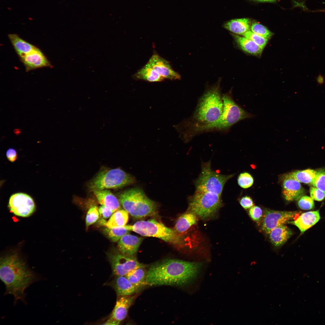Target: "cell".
<instances>
[{
  "instance_id": "cell-1",
  "label": "cell",
  "mask_w": 325,
  "mask_h": 325,
  "mask_svg": "<svg viewBox=\"0 0 325 325\" xmlns=\"http://www.w3.org/2000/svg\"><path fill=\"white\" fill-rule=\"evenodd\" d=\"M0 277L5 286L4 295L13 296L14 305L18 301L26 305V289L33 283L44 279L42 275L32 270L25 260L15 252L1 257Z\"/></svg>"
},
{
  "instance_id": "cell-2",
  "label": "cell",
  "mask_w": 325,
  "mask_h": 325,
  "mask_svg": "<svg viewBox=\"0 0 325 325\" xmlns=\"http://www.w3.org/2000/svg\"><path fill=\"white\" fill-rule=\"evenodd\" d=\"M219 83L207 89L199 99L192 115L175 126L185 142L201 129L215 121L222 113L224 104Z\"/></svg>"
},
{
  "instance_id": "cell-3",
  "label": "cell",
  "mask_w": 325,
  "mask_h": 325,
  "mask_svg": "<svg viewBox=\"0 0 325 325\" xmlns=\"http://www.w3.org/2000/svg\"><path fill=\"white\" fill-rule=\"evenodd\" d=\"M203 265L175 259H165L152 265L147 270L146 283L150 286H181L192 281Z\"/></svg>"
},
{
  "instance_id": "cell-4",
  "label": "cell",
  "mask_w": 325,
  "mask_h": 325,
  "mask_svg": "<svg viewBox=\"0 0 325 325\" xmlns=\"http://www.w3.org/2000/svg\"><path fill=\"white\" fill-rule=\"evenodd\" d=\"M222 98L224 104L222 113L214 122L200 129L197 135L213 131H226L239 121L254 117L235 102L231 91L223 94Z\"/></svg>"
},
{
  "instance_id": "cell-5",
  "label": "cell",
  "mask_w": 325,
  "mask_h": 325,
  "mask_svg": "<svg viewBox=\"0 0 325 325\" xmlns=\"http://www.w3.org/2000/svg\"><path fill=\"white\" fill-rule=\"evenodd\" d=\"M118 197L124 209L135 218L156 214V203L149 198L140 188H134L125 190Z\"/></svg>"
},
{
  "instance_id": "cell-6",
  "label": "cell",
  "mask_w": 325,
  "mask_h": 325,
  "mask_svg": "<svg viewBox=\"0 0 325 325\" xmlns=\"http://www.w3.org/2000/svg\"><path fill=\"white\" fill-rule=\"evenodd\" d=\"M126 225L129 231L143 236L156 237L173 244H178L181 242V237L174 229L166 227L155 219L140 221L133 225Z\"/></svg>"
},
{
  "instance_id": "cell-7",
  "label": "cell",
  "mask_w": 325,
  "mask_h": 325,
  "mask_svg": "<svg viewBox=\"0 0 325 325\" xmlns=\"http://www.w3.org/2000/svg\"><path fill=\"white\" fill-rule=\"evenodd\" d=\"M222 204L221 195L196 190L189 199L188 211L202 219L214 215Z\"/></svg>"
},
{
  "instance_id": "cell-8",
  "label": "cell",
  "mask_w": 325,
  "mask_h": 325,
  "mask_svg": "<svg viewBox=\"0 0 325 325\" xmlns=\"http://www.w3.org/2000/svg\"><path fill=\"white\" fill-rule=\"evenodd\" d=\"M135 178L122 169L117 168L100 172L90 182V190L115 189L122 188L135 182Z\"/></svg>"
},
{
  "instance_id": "cell-9",
  "label": "cell",
  "mask_w": 325,
  "mask_h": 325,
  "mask_svg": "<svg viewBox=\"0 0 325 325\" xmlns=\"http://www.w3.org/2000/svg\"><path fill=\"white\" fill-rule=\"evenodd\" d=\"M234 175H224L213 170L210 161L202 164L200 173L194 182L196 190L221 195L224 185Z\"/></svg>"
},
{
  "instance_id": "cell-10",
  "label": "cell",
  "mask_w": 325,
  "mask_h": 325,
  "mask_svg": "<svg viewBox=\"0 0 325 325\" xmlns=\"http://www.w3.org/2000/svg\"><path fill=\"white\" fill-rule=\"evenodd\" d=\"M298 211H287L265 209L261 225L262 230L269 234L274 228L296 219L300 215Z\"/></svg>"
},
{
  "instance_id": "cell-11",
  "label": "cell",
  "mask_w": 325,
  "mask_h": 325,
  "mask_svg": "<svg viewBox=\"0 0 325 325\" xmlns=\"http://www.w3.org/2000/svg\"><path fill=\"white\" fill-rule=\"evenodd\" d=\"M8 207L15 215L24 217L31 215L36 208L33 199L28 194L22 193H15L11 196Z\"/></svg>"
},
{
  "instance_id": "cell-12",
  "label": "cell",
  "mask_w": 325,
  "mask_h": 325,
  "mask_svg": "<svg viewBox=\"0 0 325 325\" xmlns=\"http://www.w3.org/2000/svg\"><path fill=\"white\" fill-rule=\"evenodd\" d=\"M109 258L113 272L116 276H125L132 270L144 265L135 257L126 256L121 253L110 254Z\"/></svg>"
},
{
  "instance_id": "cell-13",
  "label": "cell",
  "mask_w": 325,
  "mask_h": 325,
  "mask_svg": "<svg viewBox=\"0 0 325 325\" xmlns=\"http://www.w3.org/2000/svg\"><path fill=\"white\" fill-rule=\"evenodd\" d=\"M135 298V296L132 295L120 296L116 301L110 317L104 324H119L126 317L129 309Z\"/></svg>"
},
{
  "instance_id": "cell-14",
  "label": "cell",
  "mask_w": 325,
  "mask_h": 325,
  "mask_svg": "<svg viewBox=\"0 0 325 325\" xmlns=\"http://www.w3.org/2000/svg\"><path fill=\"white\" fill-rule=\"evenodd\" d=\"M282 178V193L286 200H299L305 194V189L300 182L293 178L290 173L284 175Z\"/></svg>"
},
{
  "instance_id": "cell-15",
  "label": "cell",
  "mask_w": 325,
  "mask_h": 325,
  "mask_svg": "<svg viewBox=\"0 0 325 325\" xmlns=\"http://www.w3.org/2000/svg\"><path fill=\"white\" fill-rule=\"evenodd\" d=\"M147 63L164 79H181L180 75L172 69L169 62L156 53L152 55Z\"/></svg>"
},
{
  "instance_id": "cell-16",
  "label": "cell",
  "mask_w": 325,
  "mask_h": 325,
  "mask_svg": "<svg viewBox=\"0 0 325 325\" xmlns=\"http://www.w3.org/2000/svg\"><path fill=\"white\" fill-rule=\"evenodd\" d=\"M28 71L33 69L49 67L51 64L47 58L38 48L20 58Z\"/></svg>"
},
{
  "instance_id": "cell-17",
  "label": "cell",
  "mask_w": 325,
  "mask_h": 325,
  "mask_svg": "<svg viewBox=\"0 0 325 325\" xmlns=\"http://www.w3.org/2000/svg\"><path fill=\"white\" fill-rule=\"evenodd\" d=\"M142 240L141 237L127 234L118 241V249L120 253L124 255L134 257Z\"/></svg>"
},
{
  "instance_id": "cell-18",
  "label": "cell",
  "mask_w": 325,
  "mask_h": 325,
  "mask_svg": "<svg viewBox=\"0 0 325 325\" xmlns=\"http://www.w3.org/2000/svg\"><path fill=\"white\" fill-rule=\"evenodd\" d=\"M320 218L319 210L310 211L300 214L296 219L288 223L296 226L302 234L317 223Z\"/></svg>"
},
{
  "instance_id": "cell-19",
  "label": "cell",
  "mask_w": 325,
  "mask_h": 325,
  "mask_svg": "<svg viewBox=\"0 0 325 325\" xmlns=\"http://www.w3.org/2000/svg\"><path fill=\"white\" fill-rule=\"evenodd\" d=\"M98 203L114 212L120 209L119 200L110 190L107 189L95 190L93 191Z\"/></svg>"
},
{
  "instance_id": "cell-20",
  "label": "cell",
  "mask_w": 325,
  "mask_h": 325,
  "mask_svg": "<svg viewBox=\"0 0 325 325\" xmlns=\"http://www.w3.org/2000/svg\"><path fill=\"white\" fill-rule=\"evenodd\" d=\"M271 243L275 246L283 245L292 234L291 230L287 226L282 224L272 229L269 233Z\"/></svg>"
},
{
  "instance_id": "cell-21",
  "label": "cell",
  "mask_w": 325,
  "mask_h": 325,
  "mask_svg": "<svg viewBox=\"0 0 325 325\" xmlns=\"http://www.w3.org/2000/svg\"><path fill=\"white\" fill-rule=\"evenodd\" d=\"M112 285L119 296L132 295L137 290L125 276H116Z\"/></svg>"
},
{
  "instance_id": "cell-22",
  "label": "cell",
  "mask_w": 325,
  "mask_h": 325,
  "mask_svg": "<svg viewBox=\"0 0 325 325\" xmlns=\"http://www.w3.org/2000/svg\"><path fill=\"white\" fill-rule=\"evenodd\" d=\"M8 36L20 58L31 53L37 48L22 39L16 34H10Z\"/></svg>"
},
{
  "instance_id": "cell-23",
  "label": "cell",
  "mask_w": 325,
  "mask_h": 325,
  "mask_svg": "<svg viewBox=\"0 0 325 325\" xmlns=\"http://www.w3.org/2000/svg\"><path fill=\"white\" fill-rule=\"evenodd\" d=\"M197 217L193 212L188 211L178 218L174 230L178 234L185 232L197 223Z\"/></svg>"
},
{
  "instance_id": "cell-24",
  "label": "cell",
  "mask_w": 325,
  "mask_h": 325,
  "mask_svg": "<svg viewBox=\"0 0 325 325\" xmlns=\"http://www.w3.org/2000/svg\"><path fill=\"white\" fill-rule=\"evenodd\" d=\"M250 21L248 18H242L232 20L225 23L224 27L234 34L242 36L250 31Z\"/></svg>"
},
{
  "instance_id": "cell-25",
  "label": "cell",
  "mask_w": 325,
  "mask_h": 325,
  "mask_svg": "<svg viewBox=\"0 0 325 325\" xmlns=\"http://www.w3.org/2000/svg\"><path fill=\"white\" fill-rule=\"evenodd\" d=\"M232 36L238 45L245 52L255 55H261L263 49L252 40L234 33Z\"/></svg>"
},
{
  "instance_id": "cell-26",
  "label": "cell",
  "mask_w": 325,
  "mask_h": 325,
  "mask_svg": "<svg viewBox=\"0 0 325 325\" xmlns=\"http://www.w3.org/2000/svg\"><path fill=\"white\" fill-rule=\"evenodd\" d=\"M133 77L136 79L150 82H159L164 79L147 63L138 70Z\"/></svg>"
},
{
  "instance_id": "cell-27",
  "label": "cell",
  "mask_w": 325,
  "mask_h": 325,
  "mask_svg": "<svg viewBox=\"0 0 325 325\" xmlns=\"http://www.w3.org/2000/svg\"><path fill=\"white\" fill-rule=\"evenodd\" d=\"M145 267L144 265L130 271L125 276L130 282L135 287L136 290L146 285L147 270H146Z\"/></svg>"
},
{
  "instance_id": "cell-28",
  "label": "cell",
  "mask_w": 325,
  "mask_h": 325,
  "mask_svg": "<svg viewBox=\"0 0 325 325\" xmlns=\"http://www.w3.org/2000/svg\"><path fill=\"white\" fill-rule=\"evenodd\" d=\"M128 213L125 210L119 209L111 216L104 226L109 228L124 226L126 225L128 219Z\"/></svg>"
},
{
  "instance_id": "cell-29",
  "label": "cell",
  "mask_w": 325,
  "mask_h": 325,
  "mask_svg": "<svg viewBox=\"0 0 325 325\" xmlns=\"http://www.w3.org/2000/svg\"><path fill=\"white\" fill-rule=\"evenodd\" d=\"M290 174L299 182L312 185L316 177L317 171L308 169L293 172Z\"/></svg>"
},
{
  "instance_id": "cell-30",
  "label": "cell",
  "mask_w": 325,
  "mask_h": 325,
  "mask_svg": "<svg viewBox=\"0 0 325 325\" xmlns=\"http://www.w3.org/2000/svg\"><path fill=\"white\" fill-rule=\"evenodd\" d=\"M130 231L127 229L126 225L112 228L107 227L104 230V232L107 236L114 242L119 241L123 236L128 234Z\"/></svg>"
},
{
  "instance_id": "cell-31",
  "label": "cell",
  "mask_w": 325,
  "mask_h": 325,
  "mask_svg": "<svg viewBox=\"0 0 325 325\" xmlns=\"http://www.w3.org/2000/svg\"><path fill=\"white\" fill-rule=\"evenodd\" d=\"M250 29L253 33L268 39L270 38L273 35V33L265 26L257 22H255L252 24Z\"/></svg>"
},
{
  "instance_id": "cell-32",
  "label": "cell",
  "mask_w": 325,
  "mask_h": 325,
  "mask_svg": "<svg viewBox=\"0 0 325 325\" xmlns=\"http://www.w3.org/2000/svg\"><path fill=\"white\" fill-rule=\"evenodd\" d=\"M242 36L252 40L263 49L268 40V39L262 37L250 31L246 32Z\"/></svg>"
},
{
  "instance_id": "cell-33",
  "label": "cell",
  "mask_w": 325,
  "mask_h": 325,
  "mask_svg": "<svg viewBox=\"0 0 325 325\" xmlns=\"http://www.w3.org/2000/svg\"><path fill=\"white\" fill-rule=\"evenodd\" d=\"M99 213L98 208L96 206L90 208L87 214L85 224L86 227L95 222L99 218Z\"/></svg>"
},
{
  "instance_id": "cell-34",
  "label": "cell",
  "mask_w": 325,
  "mask_h": 325,
  "mask_svg": "<svg viewBox=\"0 0 325 325\" xmlns=\"http://www.w3.org/2000/svg\"><path fill=\"white\" fill-rule=\"evenodd\" d=\"M254 180L252 176L247 172L241 173L237 179L239 185L242 188L244 189L248 188L251 187L253 183Z\"/></svg>"
},
{
  "instance_id": "cell-35",
  "label": "cell",
  "mask_w": 325,
  "mask_h": 325,
  "mask_svg": "<svg viewBox=\"0 0 325 325\" xmlns=\"http://www.w3.org/2000/svg\"><path fill=\"white\" fill-rule=\"evenodd\" d=\"M312 185L325 193V169L317 171L316 177Z\"/></svg>"
},
{
  "instance_id": "cell-36",
  "label": "cell",
  "mask_w": 325,
  "mask_h": 325,
  "mask_svg": "<svg viewBox=\"0 0 325 325\" xmlns=\"http://www.w3.org/2000/svg\"><path fill=\"white\" fill-rule=\"evenodd\" d=\"M298 205L300 209L306 210L312 209L314 207V200L311 197L306 195L303 196L299 198Z\"/></svg>"
},
{
  "instance_id": "cell-37",
  "label": "cell",
  "mask_w": 325,
  "mask_h": 325,
  "mask_svg": "<svg viewBox=\"0 0 325 325\" xmlns=\"http://www.w3.org/2000/svg\"><path fill=\"white\" fill-rule=\"evenodd\" d=\"M249 214L253 221H258L262 217L263 212L260 207L257 206H254L249 209Z\"/></svg>"
},
{
  "instance_id": "cell-38",
  "label": "cell",
  "mask_w": 325,
  "mask_h": 325,
  "mask_svg": "<svg viewBox=\"0 0 325 325\" xmlns=\"http://www.w3.org/2000/svg\"><path fill=\"white\" fill-rule=\"evenodd\" d=\"M311 197L313 200L321 201L325 198V193L317 188L311 186L310 189Z\"/></svg>"
},
{
  "instance_id": "cell-39",
  "label": "cell",
  "mask_w": 325,
  "mask_h": 325,
  "mask_svg": "<svg viewBox=\"0 0 325 325\" xmlns=\"http://www.w3.org/2000/svg\"><path fill=\"white\" fill-rule=\"evenodd\" d=\"M239 202L241 206L245 209H250L254 205L252 199L248 196L242 197Z\"/></svg>"
},
{
  "instance_id": "cell-40",
  "label": "cell",
  "mask_w": 325,
  "mask_h": 325,
  "mask_svg": "<svg viewBox=\"0 0 325 325\" xmlns=\"http://www.w3.org/2000/svg\"><path fill=\"white\" fill-rule=\"evenodd\" d=\"M100 216L104 219H107L111 216L114 212L110 209L101 206L98 208Z\"/></svg>"
},
{
  "instance_id": "cell-41",
  "label": "cell",
  "mask_w": 325,
  "mask_h": 325,
  "mask_svg": "<svg viewBox=\"0 0 325 325\" xmlns=\"http://www.w3.org/2000/svg\"><path fill=\"white\" fill-rule=\"evenodd\" d=\"M6 156L8 160L11 162L15 161L17 158V152L13 148H10L7 150Z\"/></svg>"
},
{
  "instance_id": "cell-42",
  "label": "cell",
  "mask_w": 325,
  "mask_h": 325,
  "mask_svg": "<svg viewBox=\"0 0 325 325\" xmlns=\"http://www.w3.org/2000/svg\"><path fill=\"white\" fill-rule=\"evenodd\" d=\"M313 81L316 82L317 86H321L325 83V76L319 72V74L314 77Z\"/></svg>"
},
{
  "instance_id": "cell-43",
  "label": "cell",
  "mask_w": 325,
  "mask_h": 325,
  "mask_svg": "<svg viewBox=\"0 0 325 325\" xmlns=\"http://www.w3.org/2000/svg\"><path fill=\"white\" fill-rule=\"evenodd\" d=\"M256 1L261 2H274L276 0H253Z\"/></svg>"
},
{
  "instance_id": "cell-44",
  "label": "cell",
  "mask_w": 325,
  "mask_h": 325,
  "mask_svg": "<svg viewBox=\"0 0 325 325\" xmlns=\"http://www.w3.org/2000/svg\"><path fill=\"white\" fill-rule=\"evenodd\" d=\"M14 132L16 134L18 135L20 132V131L19 129H16L14 130Z\"/></svg>"
},
{
  "instance_id": "cell-45",
  "label": "cell",
  "mask_w": 325,
  "mask_h": 325,
  "mask_svg": "<svg viewBox=\"0 0 325 325\" xmlns=\"http://www.w3.org/2000/svg\"><path fill=\"white\" fill-rule=\"evenodd\" d=\"M319 11L320 12H322L325 13V8L320 9Z\"/></svg>"
}]
</instances>
